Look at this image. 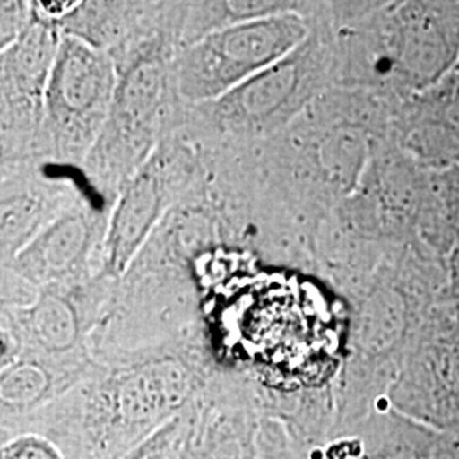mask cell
<instances>
[{"label": "cell", "instance_id": "cell-11", "mask_svg": "<svg viewBox=\"0 0 459 459\" xmlns=\"http://www.w3.org/2000/svg\"><path fill=\"white\" fill-rule=\"evenodd\" d=\"M257 459H310L284 424L276 417L263 415L257 434Z\"/></svg>", "mask_w": 459, "mask_h": 459}, {"label": "cell", "instance_id": "cell-10", "mask_svg": "<svg viewBox=\"0 0 459 459\" xmlns=\"http://www.w3.org/2000/svg\"><path fill=\"white\" fill-rule=\"evenodd\" d=\"M160 92V74L155 66L142 65L126 75L119 89L123 113L132 119H143L153 109Z\"/></svg>", "mask_w": 459, "mask_h": 459}, {"label": "cell", "instance_id": "cell-8", "mask_svg": "<svg viewBox=\"0 0 459 459\" xmlns=\"http://www.w3.org/2000/svg\"><path fill=\"white\" fill-rule=\"evenodd\" d=\"M296 81V66L290 60L279 62L235 89L233 102L248 117L271 115L293 94Z\"/></svg>", "mask_w": 459, "mask_h": 459}, {"label": "cell", "instance_id": "cell-15", "mask_svg": "<svg viewBox=\"0 0 459 459\" xmlns=\"http://www.w3.org/2000/svg\"><path fill=\"white\" fill-rule=\"evenodd\" d=\"M41 9L48 14V16L58 17L64 16L66 13H70L74 7H77V2H39Z\"/></svg>", "mask_w": 459, "mask_h": 459}, {"label": "cell", "instance_id": "cell-12", "mask_svg": "<svg viewBox=\"0 0 459 459\" xmlns=\"http://www.w3.org/2000/svg\"><path fill=\"white\" fill-rule=\"evenodd\" d=\"M0 444V459H65L56 444L33 432L17 434Z\"/></svg>", "mask_w": 459, "mask_h": 459}, {"label": "cell", "instance_id": "cell-4", "mask_svg": "<svg viewBox=\"0 0 459 459\" xmlns=\"http://www.w3.org/2000/svg\"><path fill=\"white\" fill-rule=\"evenodd\" d=\"M115 91L111 62L96 48L68 36L56 49L47 85L49 115L70 132H91Z\"/></svg>", "mask_w": 459, "mask_h": 459}, {"label": "cell", "instance_id": "cell-14", "mask_svg": "<svg viewBox=\"0 0 459 459\" xmlns=\"http://www.w3.org/2000/svg\"><path fill=\"white\" fill-rule=\"evenodd\" d=\"M449 210L459 230V172L449 179Z\"/></svg>", "mask_w": 459, "mask_h": 459}, {"label": "cell", "instance_id": "cell-2", "mask_svg": "<svg viewBox=\"0 0 459 459\" xmlns=\"http://www.w3.org/2000/svg\"><path fill=\"white\" fill-rule=\"evenodd\" d=\"M305 36V22L290 11L235 21L206 34L182 56V94L196 100L231 94L265 68L284 62Z\"/></svg>", "mask_w": 459, "mask_h": 459}, {"label": "cell", "instance_id": "cell-6", "mask_svg": "<svg viewBox=\"0 0 459 459\" xmlns=\"http://www.w3.org/2000/svg\"><path fill=\"white\" fill-rule=\"evenodd\" d=\"M162 206L160 187L153 176L134 178L119 196L108 233V255L115 273H123L145 242Z\"/></svg>", "mask_w": 459, "mask_h": 459}, {"label": "cell", "instance_id": "cell-7", "mask_svg": "<svg viewBox=\"0 0 459 459\" xmlns=\"http://www.w3.org/2000/svg\"><path fill=\"white\" fill-rule=\"evenodd\" d=\"M87 244V221L81 216H64L22 252L21 269L33 281L62 278L82 259Z\"/></svg>", "mask_w": 459, "mask_h": 459}, {"label": "cell", "instance_id": "cell-9", "mask_svg": "<svg viewBox=\"0 0 459 459\" xmlns=\"http://www.w3.org/2000/svg\"><path fill=\"white\" fill-rule=\"evenodd\" d=\"M56 49L53 48L51 34L41 26H34L19 36L9 58L11 70L22 89L36 92L45 87L47 91Z\"/></svg>", "mask_w": 459, "mask_h": 459}, {"label": "cell", "instance_id": "cell-5", "mask_svg": "<svg viewBox=\"0 0 459 459\" xmlns=\"http://www.w3.org/2000/svg\"><path fill=\"white\" fill-rule=\"evenodd\" d=\"M85 377V368L22 354L2 368L0 426L41 411Z\"/></svg>", "mask_w": 459, "mask_h": 459}, {"label": "cell", "instance_id": "cell-1", "mask_svg": "<svg viewBox=\"0 0 459 459\" xmlns=\"http://www.w3.org/2000/svg\"><path fill=\"white\" fill-rule=\"evenodd\" d=\"M201 364L153 354L85 377L48 407L0 426V443L24 432L48 437L65 459H123L181 417L208 385Z\"/></svg>", "mask_w": 459, "mask_h": 459}, {"label": "cell", "instance_id": "cell-16", "mask_svg": "<svg viewBox=\"0 0 459 459\" xmlns=\"http://www.w3.org/2000/svg\"><path fill=\"white\" fill-rule=\"evenodd\" d=\"M451 279H453L455 293L459 296V247L455 250L453 259H451Z\"/></svg>", "mask_w": 459, "mask_h": 459}, {"label": "cell", "instance_id": "cell-13", "mask_svg": "<svg viewBox=\"0 0 459 459\" xmlns=\"http://www.w3.org/2000/svg\"><path fill=\"white\" fill-rule=\"evenodd\" d=\"M184 413L155 432L142 446L123 459H169L176 451L184 430Z\"/></svg>", "mask_w": 459, "mask_h": 459}, {"label": "cell", "instance_id": "cell-3", "mask_svg": "<svg viewBox=\"0 0 459 459\" xmlns=\"http://www.w3.org/2000/svg\"><path fill=\"white\" fill-rule=\"evenodd\" d=\"M259 392L248 383L210 379L184 413V430L169 459H257Z\"/></svg>", "mask_w": 459, "mask_h": 459}]
</instances>
